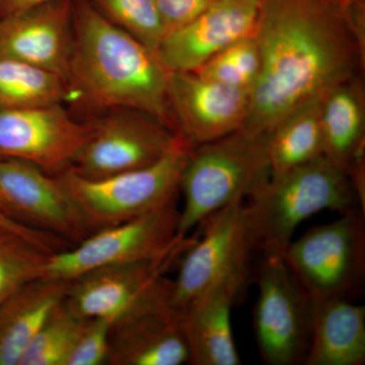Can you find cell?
Segmentation results:
<instances>
[{
  "mask_svg": "<svg viewBox=\"0 0 365 365\" xmlns=\"http://www.w3.org/2000/svg\"><path fill=\"white\" fill-rule=\"evenodd\" d=\"M263 0H215L203 13L165 36L157 54L169 71H196L228 46L253 37Z\"/></svg>",
  "mask_w": 365,
  "mask_h": 365,
  "instance_id": "cell-16",
  "label": "cell"
},
{
  "mask_svg": "<svg viewBox=\"0 0 365 365\" xmlns=\"http://www.w3.org/2000/svg\"><path fill=\"white\" fill-rule=\"evenodd\" d=\"M250 93L196 71H170L168 100L173 128L192 148L227 136L244 125Z\"/></svg>",
  "mask_w": 365,
  "mask_h": 365,
  "instance_id": "cell-13",
  "label": "cell"
},
{
  "mask_svg": "<svg viewBox=\"0 0 365 365\" xmlns=\"http://www.w3.org/2000/svg\"><path fill=\"white\" fill-rule=\"evenodd\" d=\"M267 140L239 129L191 148L180 182L185 203L179 235L187 237L209 215L245 200L270 174Z\"/></svg>",
  "mask_w": 365,
  "mask_h": 365,
  "instance_id": "cell-4",
  "label": "cell"
},
{
  "mask_svg": "<svg viewBox=\"0 0 365 365\" xmlns=\"http://www.w3.org/2000/svg\"><path fill=\"white\" fill-rule=\"evenodd\" d=\"M244 202L228 204L199 225L201 237L182 255L179 273L172 280L170 302L178 313L228 273L249 268L254 248Z\"/></svg>",
  "mask_w": 365,
  "mask_h": 365,
  "instance_id": "cell-10",
  "label": "cell"
},
{
  "mask_svg": "<svg viewBox=\"0 0 365 365\" xmlns=\"http://www.w3.org/2000/svg\"><path fill=\"white\" fill-rule=\"evenodd\" d=\"M254 329L262 360L269 365L304 364L311 336V299L283 254L262 253Z\"/></svg>",
  "mask_w": 365,
  "mask_h": 365,
  "instance_id": "cell-9",
  "label": "cell"
},
{
  "mask_svg": "<svg viewBox=\"0 0 365 365\" xmlns=\"http://www.w3.org/2000/svg\"><path fill=\"white\" fill-rule=\"evenodd\" d=\"M67 83L57 74L18 60L0 58V108L63 104Z\"/></svg>",
  "mask_w": 365,
  "mask_h": 365,
  "instance_id": "cell-23",
  "label": "cell"
},
{
  "mask_svg": "<svg viewBox=\"0 0 365 365\" xmlns=\"http://www.w3.org/2000/svg\"><path fill=\"white\" fill-rule=\"evenodd\" d=\"M0 232L16 235L49 255L57 253L68 247V244L63 240L11 222L1 213H0Z\"/></svg>",
  "mask_w": 365,
  "mask_h": 365,
  "instance_id": "cell-30",
  "label": "cell"
},
{
  "mask_svg": "<svg viewBox=\"0 0 365 365\" xmlns=\"http://www.w3.org/2000/svg\"><path fill=\"white\" fill-rule=\"evenodd\" d=\"M195 237L172 253L155 260L93 269L69 281L66 304L81 319L113 322L150 297L165 279V273L181 259Z\"/></svg>",
  "mask_w": 365,
  "mask_h": 365,
  "instance_id": "cell-15",
  "label": "cell"
},
{
  "mask_svg": "<svg viewBox=\"0 0 365 365\" xmlns=\"http://www.w3.org/2000/svg\"><path fill=\"white\" fill-rule=\"evenodd\" d=\"M172 280L165 278L143 302L112 323L108 364H189L181 317L170 306Z\"/></svg>",
  "mask_w": 365,
  "mask_h": 365,
  "instance_id": "cell-12",
  "label": "cell"
},
{
  "mask_svg": "<svg viewBox=\"0 0 365 365\" xmlns=\"http://www.w3.org/2000/svg\"><path fill=\"white\" fill-rule=\"evenodd\" d=\"M73 0H52L0 18V58L18 60L67 83Z\"/></svg>",
  "mask_w": 365,
  "mask_h": 365,
  "instance_id": "cell-17",
  "label": "cell"
},
{
  "mask_svg": "<svg viewBox=\"0 0 365 365\" xmlns=\"http://www.w3.org/2000/svg\"><path fill=\"white\" fill-rule=\"evenodd\" d=\"M285 261L309 299L359 294L365 275V222L361 208L309 228L285 249Z\"/></svg>",
  "mask_w": 365,
  "mask_h": 365,
  "instance_id": "cell-6",
  "label": "cell"
},
{
  "mask_svg": "<svg viewBox=\"0 0 365 365\" xmlns=\"http://www.w3.org/2000/svg\"><path fill=\"white\" fill-rule=\"evenodd\" d=\"M260 71V51L253 36L228 46L196 72L203 78L252 91Z\"/></svg>",
  "mask_w": 365,
  "mask_h": 365,
  "instance_id": "cell-26",
  "label": "cell"
},
{
  "mask_svg": "<svg viewBox=\"0 0 365 365\" xmlns=\"http://www.w3.org/2000/svg\"><path fill=\"white\" fill-rule=\"evenodd\" d=\"M364 93L359 78L336 86L322 104L324 157L349 177L364 163Z\"/></svg>",
  "mask_w": 365,
  "mask_h": 365,
  "instance_id": "cell-21",
  "label": "cell"
},
{
  "mask_svg": "<svg viewBox=\"0 0 365 365\" xmlns=\"http://www.w3.org/2000/svg\"><path fill=\"white\" fill-rule=\"evenodd\" d=\"M255 39L261 71L242 130L271 132L302 106L356 78L364 33L342 0H263Z\"/></svg>",
  "mask_w": 365,
  "mask_h": 365,
  "instance_id": "cell-1",
  "label": "cell"
},
{
  "mask_svg": "<svg viewBox=\"0 0 365 365\" xmlns=\"http://www.w3.org/2000/svg\"><path fill=\"white\" fill-rule=\"evenodd\" d=\"M85 321L67 307L64 299L46 319L20 365H66Z\"/></svg>",
  "mask_w": 365,
  "mask_h": 365,
  "instance_id": "cell-24",
  "label": "cell"
},
{
  "mask_svg": "<svg viewBox=\"0 0 365 365\" xmlns=\"http://www.w3.org/2000/svg\"><path fill=\"white\" fill-rule=\"evenodd\" d=\"M49 256L16 235L0 232V304L26 283L42 277Z\"/></svg>",
  "mask_w": 365,
  "mask_h": 365,
  "instance_id": "cell-27",
  "label": "cell"
},
{
  "mask_svg": "<svg viewBox=\"0 0 365 365\" xmlns=\"http://www.w3.org/2000/svg\"><path fill=\"white\" fill-rule=\"evenodd\" d=\"M167 34L193 21L215 0H153Z\"/></svg>",
  "mask_w": 365,
  "mask_h": 365,
  "instance_id": "cell-29",
  "label": "cell"
},
{
  "mask_svg": "<svg viewBox=\"0 0 365 365\" xmlns=\"http://www.w3.org/2000/svg\"><path fill=\"white\" fill-rule=\"evenodd\" d=\"M191 146L170 151L157 163L100 179L67 168L56 175L91 232L134 220L177 199Z\"/></svg>",
  "mask_w": 365,
  "mask_h": 365,
  "instance_id": "cell-5",
  "label": "cell"
},
{
  "mask_svg": "<svg viewBox=\"0 0 365 365\" xmlns=\"http://www.w3.org/2000/svg\"><path fill=\"white\" fill-rule=\"evenodd\" d=\"M52 0H0V18L21 13Z\"/></svg>",
  "mask_w": 365,
  "mask_h": 365,
  "instance_id": "cell-31",
  "label": "cell"
},
{
  "mask_svg": "<svg viewBox=\"0 0 365 365\" xmlns=\"http://www.w3.org/2000/svg\"><path fill=\"white\" fill-rule=\"evenodd\" d=\"M93 114L85 122V143L69 167L88 179L148 167L189 145L157 118L137 110L117 108Z\"/></svg>",
  "mask_w": 365,
  "mask_h": 365,
  "instance_id": "cell-8",
  "label": "cell"
},
{
  "mask_svg": "<svg viewBox=\"0 0 365 365\" xmlns=\"http://www.w3.org/2000/svg\"><path fill=\"white\" fill-rule=\"evenodd\" d=\"M111 23L157 51L167 35L153 0H90Z\"/></svg>",
  "mask_w": 365,
  "mask_h": 365,
  "instance_id": "cell-25",
  "label": "cell"
},
{
  "mask_svg": "<svg viewBox=\"0 0 365 365\" xmlns=\"http://www.w3.org/2000/svg\"><path fill=\"white\" fill-rule=\"evenodd\" d=\"M0 213L68 244L91 235L58 178L18 158L0 157Z\"/></svg>",
  "mask_w": 365,
  "mask_h": 365,
  "instance_id": "cell-11",
  "label": "cell"
},
{
  "mask_svg": "<svg viewBox=\"0 0 365 365\" xmlns=\"http://www.w3.org/2000/svg\"><path fill=\"white\" fill-rule=\"evenodd\" d=\"M247 198L250 239L262 253H284L300 223L319 211L342 215L361 208L349 177L324 155L287 172L270 173Z\"/></svg>",
  "mask_w": 365,
  "mask_h": 365,
  "instance_id": "cell-3",
  "label": "cell"
},
{
  "mask_svg": "<svg viewBox=\"0 0 365 365\" xmlns=\"http://www.w3.org/2000/svg\"><path fill=\"white\" fill-rule=\"evenodd\" d=\"M86 138L62 104L0 108V157L18 158L56 175L71 167Z\"/></svg>",
  "mask_w": 365,
  "mask_h": 365,
  "instance_id": "cell-14",
  "label": "cell"
},
{
  "mask_svg": "<svg viewBox=\"0 0 365 365\" xmlns=\"http://www.w3.org/2000/svg\"><path fill=\"white\" fill-rule=\"evenodd\" d=\"M365 307L343 297L311 299L306 365H364Z\"/></svg>",
  "mask_w": 365,
  "mask_h": 365,
  "instance_id": "cell-19",
  "label": "cell"
},
{
  "mask_svg": "<svg viewBox=\"0 0 365 365\" xmlns=\"http://www.w3.org/2000/svg\"><path fill=\"white\" fill-rule=\"evenodd\" d=\"M170 72L155 50L115 26L90 0H73L67 103L91 113L137 110L174 131Z\"/></svg>",
  "mask_w": 365,
  "mask_h": 365,
  "instance_id": "cell-2",
  "label": "cell"
},
{
  "mask_svg": "<svg viewBox=\"0 0 365 365\" xmlns=\"http://www.w3.org/2000/svg\"><path fill=\"white\" fill-rule=\"evenodd\" d=\"M177 199L113 227L91 232L73 248L50 255L42 277L69 281L104 266L163 258L188 240L178 234Z\"/></svg>",
  "mask_w": 365,
  "mask_h": 365,
  "instance_id": "cell-7",
  "label": "cell"
},
{
  "mask_svg": "<svg viewBox=\"0 0 365 365\" xmlns=\"http://www.w3.org/2000/svg\"><path fill=\"white\" fill-rule=\"evenodd\" d=\"M249 277V268L228 273L180 312L189 364L239 365L232 309Z\"/></svg>",
  "mask_w": 365,
  "mask_h": 365,
  "instance_id": "cell-18",
  "label": "cell"
},
{
  "mask_svg": "<svg viewBox=\"0 0 365 365\" xmlns=\"http://www.w3.org/2000/svg\"><path fill=\"white\" fill-rule=\"evenodd\" d=\"M112 323L110 319H86L66 365L108 364Z\"/></svg>",
  "mask_w": 365,
  "mask_h": 365,
  "instance_id": "cell-28",
  "label": "cell"
},
{
  "mask_svg": "<svg viewBox=\"0 0 365 365\" xmlns=\"http://www.w3.org/2000/svg\"><path fill=\"white\" fill-rule=\"evenodd\" d=\"M69 282L40 277L0 304V365H20L46 319L66 299Z\"/></svg>",
  "mask_w": 365,
  "mask_h": 365,
  "instance_id": "cell-20",
  "label": "cell"
},
{
  "mask_svg": "<svg viewBox=\"0 0 365 365\" xmlns=\"http://www.w3.org/2000/svg\"><path fill=\"white\" fill-rule=\"evenodd\" d=\"M324 97L302 106L271 132L267 140L270 173L287 172L324 155L321 123Z\"/></svg>",
  "mask_w": 365,
  "mask_h": 365,
  "instance_id": "cell-22",
  "label": "cell"
}]
</instances>
